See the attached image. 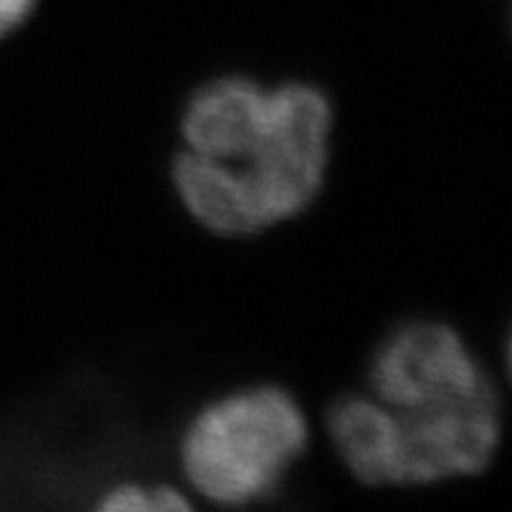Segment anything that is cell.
<instances>
[{
	"label": "cell",
	"instance_id": "3957f363",
	"mask_svg": "<svg viewBox=\"0 0 512 512\" xmlns=\"http://www.w3.org/2000/svg\"><path fill=\"white\" fill-rule=\"evenodd\" d=\"M305 444L308 424L288 393L242 390L205 407L188 427L185 476L217 504H248L274 493Z\"/></svg>",
	"mask_w": 512,
	"mask_h": 512
},
{
	"label": "cell",
	"instance_id": "8992f818",
	"mask_svg": "<svg viewBox=\"0 0 512 512\" xmlns=\"http://www.w3.org/2000/svg\"><path fill=\"white\" fill-rule=\"evenodd\" d=\"M507 362H510V376H512V333H510V345H507Z\"/></svg>",
	"mask_w": 512,
	"mask_h": 512
},
{
	"label": "cell",
	"instance_id": "5b68a950",
	"mask_svg": "<svg viewBox=\"0 0 512 512\" xmlns=\"http://www.w3.org/2000/svg\"><path fill=\"white\" fill-rule=\"evenodd\" d=\"M35 0H0V37L9 35L32 12Z\"/></svg>",
	"mask_w": 512,
	"mask_h": 512
},
{
	"label": "cell",
	"instance_id": "6da1fadb",
	"mask_svg": "<svg viewBox=\"0 0 512 512\" xmlns=\"http://www.w3.org/2000/svg\"><path fill=\"white\" fill-rule=\"evenodd\" d=\"M370 396L330 410V439L365 484H433L478 476L501 444L495 387L456 330L413 322L387 336Z\"/></svg>",
	"mask_w": 512,
	"mask_h": 512
},
{
	"label": "cell",
	"instance_id": "7a4b0ae2",
	"mask_svg": "<svg viewBox=\"0 0 512 512\" xmlns=\"http://www.w3.org/2000/svg\"><path fill=\"white\" fill-rule=\"evenodd\" d=\"M330 114L325 94L302 83L268 92L259 126L225 157L183 151L174 183L197 220L228 237L296 217L322 188Z\"/></svg>",
	"mask_w": 512,
	"mask_h": 512
},
{
	"label": "cell",
	"instance_id": "277c9868",
	"mask_svg": "<svg viewBox=\"0 0 512 512\" xmlns=\"http://www.w3.org/2000/svg\"><path fill=\"white\" fill-rule=\"evenodd\" d=\"M103 510H180L185 498L171 487H120L103 498Z\"/></svg>",
	"mask_w": 512,
	"mask_h": 512
}]
</instances>
